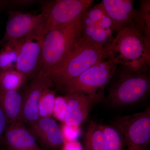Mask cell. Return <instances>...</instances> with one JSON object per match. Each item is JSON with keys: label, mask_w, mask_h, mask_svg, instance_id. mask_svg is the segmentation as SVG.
<instances>
[{"label": "cell", "mask_w": 150, "mask_h": 150, "mask_svg": "<svg viewBox=\"0 0 150 150\" xmlns=\"http://www.w3.org/2000/svg\"><path fill=\"white\" fill-rule=\"evenodd\" d=\"M8 125L6 118L0 107V144L4 142V134Z\"/></svg>", "instance_id": "cell-25"}, {"label": "cell", "mask_w": 150, "mask_h": 150, "mask_svg": "<svg viewBox=\"0 0 150 150\" xmlns=\"http://www.w3.org/2000/svg\"><path fill=\"white\" fill-rule=\"evenodd\" d=\"M4 7H3V1L0 0V11H1V10Z\"/></svg>", "instance_id": "cell-27"}, {"label": "cell", "mask_w": 150, "mask_h": 150, "mask_svg": "<svg viewBox=\"0 0 150 150\" xmlns=\"http://www.w3.org/2000/svg\"><path fill=\"white\" fill-rule=\"evenodd\" d=\"M28 125V129L43 149L56 150L63 148L66 142L63 131L51 117L39 118Z\"/></svg>", "instance_id": "cell-14"}, {"label": "cell", "mask_w": 150, "mask_h": 150, "mask_svg": "<svg viewBox=\"0 0 150 150\" xmlns=\"http://www.w3.org/2000/svg\"><path fill=\"white\" fill-rule=\"evenodd\" d=\"M121 132L128 150H145L150 142V108L119 116L112 122Z\"/></svg>", "instance_id": "cell-8"}, {"label": "cell", "mask_w": 150, "mask_h": 150, "mask_svg": "<svg viewBox=\"0 0 150 150\" xmlns=\"http://www.w3.org/2000/svg\"><path fill=\"white\" fill-rule=\"evenodd\" d=\"M54 87L53 81L47 73L40 71L33 78L22 94L21 121L28 124L40 118L38 110L39 100L44 92Z\"/></svg>", "instance_id": "cell-11"}, {"label": "cell", "mask_w": 150, "mask_h": 150, "mask_svg": "<svg viewBox=\"0 0 150 150\" xmlns=\"http://www.w3.org/2000/svg\"><path fill=\"white\" fill-rule=\"evenodd\" d=\"M49 30L43 38L40 71L49 73L66 58L81 37V19Z\"/></svg>", "instance_id": "cell-3"}, {"label": "cell", "mask_w": 150, "mask_h": 150, "mask_svg": "<svg viewBox=\"0 0 150 150\" xmlns=\"http://www.w3.org/2000/svg\"><path fill=\"white\" fill-rule=\"evenodd\" d=\"M112 58L109 48L79 38L74 48L63 61L48 73L57 89L65 86L98 62Z\"/></svg>", "instance_id": "cell-1"}, {"label": "cell", "mask_w": 150, "mask_h": 150, "mask_svg": "<svg viewBox=\"0 0 150 150\" xmlns=\"http://www.w3.org/2000/svg\"><path fill=\"white\" fill-rule=\"evenodd\" d=\"M119 64L112 58L98 62L70 82L63 90L66 94L95 93L103 90L116 73Z\"/></svg>", "instance_id": "cell-6"}, {"label": "cell", "mask_w": 150, "mask_h": 150, "mask_svg": "<svg viewBox=\"0 0 150 150\" xmlns=\"http://www.w3.org/2000/svg\"><path fill=\"white\" fill-rule=\"evenodd\" d=\"M121 71L109 90L106 101L110 107L126 106L140 102L150 90L148 67L139 71L120 65Z\"/></svg>", "instance_id": "cell-4"}, {"label": "cell", "mask_w": 150, "mask_h": 150, "mask_svg": "<svg viewBox=\"0 0 150 150\" xmlns=\"http://www.w3.org/2000/svg\"><path fill=\"white\" fill-rule=\"evenodd\" d=\"M67 111V103L65 97L56 98L53 114L59 121L64 122Z\"/></svg>", "instance_id": "cell-23"}, {"label": "cell", "mask_w": 150, "mask_h": 150, "mask_svg": "<svg viewBox=\"0 0 150 150\" xmlns=\"http://www.w3.org/2000/svg\"><path fill=\"white\" fill-rule=\"evenodd\" d=\"M63 147L64 150H82L79 144L75 140L65 142Z\"/></svg>", "instance_id": "cell-26"}, {"label": "cell", "mask_w": 150, "mask_h": 150, "mask_svg": "<svg viewBox=\"0 0 150 150\" xmlns=\"http://www.w3.org/2000/svg\"><path fill=\"white\" fill-rule=\"evenodd\" d=\"M23 39L8 41L1 46L0 73L15 69Z\"/></svg>", "instance_id": "cell-17"}, {"label": "cell", "mask_w": 150, "mask_h": 150, "mask_svg": "<svg viewBox=\"0 0 150 150\" xmlns=\"http://www.w3.org/2000/svg\"><path fill=\"white\" fill-rule=\"evenodd\" d=\"M64 97L67 111L64 123L71 126H78L83 123L93 108L105 100L104 90L91 94L80 92L66 94Z\"/></svg>", "instance_id": "cell-10"}, {"label": "cell", "mask_w": 150, "mask_h": 150, "mask_svg": "<svg viewBox=\"0 0 150 150\" xmlns=\"http://www.w3.org/2000/svg\"><path fill=\"white\" fill-rule=\"evenodd\" d=\"M24 76L15 69L0 73V93L18 91L25 82Z\"/></svg>", "instance_id": "cell-19"}, {"label": "cell", "mask_w": 150, "mask_h": 150, "mask_svg": "<svg viewBox=\"0 0 150 150\" xmlns=\"http://www.w3.org/2000/svg\"><path fill=\"white\" fill-rule=\"evenodd\" d=\"M93 1L92 0L42 1L41 13L46 19V31L82 16Z\"/></svg>", "instance_id": "cell-9"}, {"label": "cell", "mask_w": 150, "mask_h": 150, "mask_svg": "<svg viewBox=\"0 0 150 150\" xmlns=\"http://www.w3.org/2000/svg\"><path fill=\"white\" fill-rule=\"evenodd\" d=\"M101 3L117 32L127 27H139L144 30V21L140 13L134 8V1L103 0Z\"/></svg>", "instance_id": "cell-12"}, {"label": "cell", "mask_w": 150, "mask_h": 150, "mask_svg": "<svg viewBox=\"0 0 150 150\" xmlns=\"http://www.w3.org/2000/svg\"><path fill=\"white\" fill-rule=\"evenodd\" d=\"M65 126L64 130L62 131L65 139L67 137L70 141H74L79 135V131L75 128L76 126H68L66 125Z\"/></svg>", "instance_id": "cell-24"}, {"label": "cell", "mask_w": 150, "mask_h": 150, "mask_svg": "<svg viewBox=\"0 0 150 150\" xmlns=\"http://www.w3.org/2000/svg\"><path fill=\"white\" fill-rule=\"evenodd\" d=\"M81 23V37L94 44L110 48L117 30L101 2L88 9Z\"/></svg>", "instance_id": "cell-5"}, {"label": "cell", "mask_w": 150, "mask_h": 150, "mask_svg": "<svg viewBox=\"0 0 150 150\" xmlns=\"http://www.w3.org/2000/svg\"><path fill=\"white\" fill-rule=\"evenodd\" d=\"M5 31L0 40V46L12 40L27 37L43 40L47 31L46 19L42 13H25L19 11H9Z\"/></svg>", "instance_id": "cell-7"}, {"label": "cell", "mask_w": 150, "mask_h": 150, "mask_svg": "<svg viewBox=\"0 0 150 150\" xmlns=\"http://www.w3.org/2000/svg\"><path fill=\"white\" fill-rule=\"evenodd\" d=\"M43 40L33 38L23 39L15 69L31 80L40 71L42 66Z\"/></svg>", "instance_id": "cell-13"}, {"label": "cell", "mask_w": 150, "mask_h": 150, "mask_svg": "<svg viewBox=\"0 0 150 150\" xmlns=\"http://www.w3.org/2000/svg\"><path fill=\"white\" fill-rule=\"evenodd\" d=\"M0 107L8 125L21 121L23 107L22 94L18 91L0 93Z\"/></svg>", "instance_id": "cell-16"}, {"label": "cell", "mask_w": 150, "mask_h": 150, "mask_svg": "<svg viewBox=\"0 0 150 150\" xmlns=\"http://www.w3.org/2000/svg\"><path fill=\"white\" fill-rule=\"evenodd\" d=\"M56 98L55 91L52 89L44 92L38 103L40 118L51 117L53 115Z\"/></svg>", "instance_id": "cell-21"}, {"label": "cell", "mask_w": 150, "mask_h": 150, "mask_svg": "<svg viewBox=\"0 0 150 150\" xmlns=\"http://www.w3.org/2000/svg\"><path fill=\"white\" fill-rule=\"evenodd\" d=\"M99 126L104 133L109 150H123L125 141L118 129L114 126Z\"/></svg>", "instance_id": "cell-20"}, {"label": "cell", "mask_w": 150, "mask_h": 150, "mask_svg": "<svg viewBox=\"0 0 150 150\" xmlns=\"http://www.w3.org/2000/svg\"><path fill=\"white\" fill-rule=\"evenodd\" d=\"M86 150H109L106 139L99 124L91 122L84 137Z\"/></svg>", "instance_id": "cell-18"}, {"label": "cell", "mask_w": 150, "mask_h": 150, "mask_svg": "<svg viewBox=\"0 0 150 150\" xmlns=\"http://www.w3.org/2000/svg\"><path fill=\"white\" fill-rule=\"evenodd\" d=\"M109 48L112 58L119 65L139 71L149 64V40L141 28L127 27L118 30Z\"/></svg>", "instance_id": "cell-2"}, {"label": "cell", "mask_w": 150, "mask_h": 150, "mask_svg": "<svg viewBox=\"0 0 150 150\" xmlns=\"http://www.w3.org/2000/svg\"><path fill=\"white\" fill-rule=\"evenodd\" d=\"M42 1L35 0H11L3 1V7L7 8L10 11H16V9L25 8L35 4L41 2Z\"/></svg>", "instance_id": "cell-22"}, {"label": "cell", "mask_w": 150, "mask_h": 150, "mask_svg": "<svg viewBox=\"0 0 150 150\" xmlns=\"http://www.w3.org/2000/svg\"><path fill=\"white\" fill-rule=\"evenodd\" d=\"M21 121L9 124L4 142L8 150H42L32 134Z\"/></svg>", "instance_id": "cell-15"}]
</instances>
